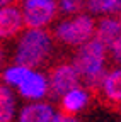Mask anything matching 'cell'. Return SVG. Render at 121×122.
Returning <instances> with one entry per match:
<instances>
[{
  "label": "cell",
  "instance_id": "cell-13",
  "mask_svg": "<svg viewBox=\"0 0 121 122\" xmlns=\"http://www.w3.org/2000/svg\"><path fill=\"white\" fill-rule=\"evenodd\" d=\"M85 7L92 14H113L121 10V0H87Z\"/></svg>",
  "mask_w": 121,
  "mask_h": 122
},
{
  "label": "cell",
  "instance_id": "cell-4",
  "mask_svg": "<svg viewBox=\"0 0 121 122\" xmlns=\"http://www.w3.org/2000/svg\"><path fill=\"white\" fill-rule=\"evenodd\" d=\"M58 4L55 0H24L22 19L29 29L43 27L53 20Z\"/></svg>",
  "mask_w": 121,
  "mask_h": 122
},
{
  "label": "cell",
  "instance_id": "cell-1",
  "mask_svg": "<svg viewBox=\"0 0 121 122\" xmlns=\"http://www.w3.org/2000/svg\"><path fill=\"white\" fill-rule=\"evenodd\" d=\"M104 56H106V46L94 39H89L84 44H80V49L75 56L73 66L79 71L80 76H84L85 83L90 88H96L102 85L104 80Z\"/></svg>",
  "mask_w": 121,
  "mask_h": 122
},
{
  "label": "cell",
  "instance_id": "cell-7",
  "mask_svg": "<svg viewBox=\"0 0 121 122\" xmlns=\"http://www.w3.org/2000/svg\"><path fill=\"white\" fill-rule=\"evenodd\" d=\"M19 92L21 95L26 97V98H43L48 92V81L46 78L41 75V73H36V71H31L26 78L21 81L19 85Z\"/></svg>",
  "mask_w": 121,
  "mask_h": 122
},
{
  "label": "cell",
  "instance_id": "cell-9",
  "mask_svg": "<svg viewBox=\"0 0 121 122\" xmlns=\"http://www.w3.org/2000/svg\"><path fill=\"white\" fill-rule=\"evenodd\" d=\"M94 37L97 41H101L106 48L121 34V24L119 20H114V19H102L97 25V30H94Z\"/></svg>",
  "mask_w": 121,
  "mask_h": 122
},
{
  "label": "cell",
  "instance_id": "cell-16",
  "mask_svg": "<svg viewBox=\"0 0 121 122\" xmlns=\"http://www.w3.org/2000/svg\"><path fill=\"white\" fill-rule=\"evenodd\" d=\"M109 48H111V53H113V58L118 61V63L121 65V34L109 44Z\"/></svg>",
  "mask_w": 121,
  "mask_h": 122
},
{
  "label": "cell",
  "instance_id": "cell-20",
  "mask_svg": "<svg viewBox=\"0 0 121 122\" xmlns=\"http://www.w3.org/2000/svg\"><path fill=\"white\" fill-rule=\"evenodd\" d=\"M119 24H121V10H119Z\"/></svg>",
  "mask_w": 121,
  "mask_h": 122
},
{
  "label": "cell",
  "instance_id": "cell-17",
  "mask_svg": "<svg viewBox=\"0 0 121 122\" xmlns=\"http://www.w3.org/2000/svg\"><path fill=\"white\" fill-rule=\"evenodd\" d=\"M51 122H77V120H75V119H72V117H68V115H62V114H56V115H53Z\"/></svg>",
  "mask_w": 121,
  "mask_h": 122
},
{
  "label": "cell",
  "instance_id": "cell-6",
  "mask_svg": "<svg viewBox=\"0 0 121 122\" xmlns=\"http://www.w3.org/2000/svg\"><path fill=\"white\" fill-rule=\"evenodd\" d=\"M24 25L22 12L17 7L4 5L0 7V39L16 36Z\"/></svg>",
  "mask_w": 121,
  "mask_h": 122
},
{
  "label": "cell",
  "instance_id": "cell-18",
  "mask_svg": "<svg viewBox=\"0 0 121 122\" xmlns=\"http://www.w3.org/2000/svg\"><path fill=\"white\" fill-rule=\"evenodd\" d=\"M14 2V0H0V7H4V5H10Z\"/></svg>",
  "mask_w": 121,
  "mask_h": 122
},
{
  "label": "cell",
  "instance_id": "cell-2",
  "mask_svg": "<svg viewBox=\"0 0 121 122\" xmlns=\"http://www.w3.org/2000/svg\"><path fill=\"white\" fill-rule=\"evenodd\" d=\"M50 51H51L50 34L41 27L29 29L19 41L17 51H16V63L27 68L39 66L48 58Z\"/></svg>",
  "mask_w": 121,
  "mask_h": 122
},
{
  "label": "cell",
  "instance_id": "cell-10",
  "mask_svg": "<svg viewBox=\"0 0 121 122\" xmlns=\"http://www.w3.org/2000/svg\"><path fill=\"white\" fill-rule=\"evenodd\" d=\"M89 102V95H87V92L82 90V88H72L68 90L67 93L63 95V100H62V105H63V109L65 112L68 114H73V112H79L82 110L84 107L87 105Z\"/></svg>",
  "mask_w": 121,
  "mask_h": 122
},
{
  "label": "cell",
  "instance_id": "cell-15",
  "mask_svg": "<svg viewBox=\"0 0 121 122\" xmlns=\"http://www.w3.org/2000/svg\"><path fill=\"white\" fill-rule=\"evenodd\" d=\"M84 2L82 0H60L58 2V9L65 12V14H75L82 9Z\"/></svg>",
  "mask_w": 121,
  "mask_h": 122
},
{
  "label": "cell",
  "instance_id": "cell-5",
  "mask_svg": "<svg viewBox=\"0 0 121 122\" xmlns=\"http://www.w3.org/2000/svg\"><path fill=\"white\" fill-rule=\"evenodd\" d=\"M79 80H80V75L75 70L73 65L56 66L50 75V86H51L53 95L63 97L68 90H72L79 85Z\"/></svg>",
  "mask_w": 121,
  "mask_h": 122
},
{
  "label": "cell",
  "instance_id": "cell-8",
  "mask_svg": "<svg viewBox=\"0 0 121 122\" xmlns=\"http://www.w3.org/2000/svg\"><path fill=\"white\" fill-rule=\"evenodd\" d=\"M55 115L53 107L48 103H29L27 107H24L21 115H19V122H51Z\"/></svg>",
  "mask_w": 121,
  "mask_h": 122
},
{
  "label": "cell",
  "instance_id": "cell-3",
  "mask_svg": "<svg viewBox=\"0 0 121 122\" xmlns=\"http://www.w3.org/2000/svg\"><path fill=\"white\" fill-rule=\"evenodd\" d=\"M96 30V22L90 15L80 14L77 17H73L70 20H65L62 24H58L55 34L56 37L70 46H80L85 41H89L92 37Z\"/></svg>",
  "mask_w": 121,
  "mask_h": 122
},
{
  "label": "cell",
  "instance_id": "cell-12",
  "mask_svg": "<svg viewBox=\"0 0 121 122\" xmlns=\"http://www.w3.org/2000/svg\"><path fill=\"white\" fill-rule=\"evenodd\" d=\"M14 117V97L7 86H0V122H10Z\"/></svg>",
  "mask_w": 121,
  "mask_h": 122
},
{
  "label": "cell",
  "instance_id": "cell-19",
  "mask_svg": "<svg viewBox=\"0 0 121 122\" xmlns=\"http://www.w3.org/2000/svg\"><path fill=\"white\" fill-rule=\"evenodd\" d=\"M2 63H4V49L0 48V65H2Z\"/></svg>",
  "mask_w": 121,
  "mask_h": 122
},
{
  "label": "cell",
  "instance_id": "cell-14",
  "mask_svg": "<svg viewBox=\"0 0 121 122\" xmlns=\"http://www.w3.org/2000/svg\"><path fill=\"white\" fill-rule=\"evenodd\" d=\"M31 73V68H27V66H22V65H16V66H10L4 71V80L10 85H16L19 86L21 81L26 78V76Z\"/></svg>",
  "mask_w": 121,
  "mask_h": 122
},
{
  "label": "cell",
  "instance_id": "cell-11",
  "mask_svg": "<svg viewBox=\"0 0 121 122\" xmlns=\"http://www.w3.org/2000/svg\"><path fill=\"white\" fill-rule=\"evenodd\" d=\"M104 95L113 102H121V70H114L108 73L102 80Z\"/></svg>",
  "mask_w": 121,
  "mask_h": 122
}]
</instances>
